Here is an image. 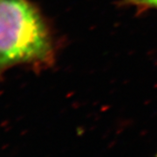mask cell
Masks as SVG:
<instances>
[{"label": "cell", "mask_w": 157, "mask_h": 157, "mask_svg": "<svg viewBox=\"0 0 157 157\" xmlns=\"http://www.w3.org/2000/svg\"><path fill=\"white\" fill-rule=\"evenodd\" d=\"M52 53L45 22L28 0H0V78L9 68L40 64Z\"/></svg>", "instance_id": "cell-1"}, {"label": "cell", "mask_w": 157, "mask_h": 157, "mask_svg": "<svg viewBox=\"0 0 157 157\" xmlns=\"http://www.w3.org/2000/svg\"><path fill=\"white\" fill-rule=\"evenodd\" d=\"M131 2L139 4L142 6H152V7H156L157 8V0H130Z\"/></svg>", "instance_id": "cell-2"}]
</instances>
